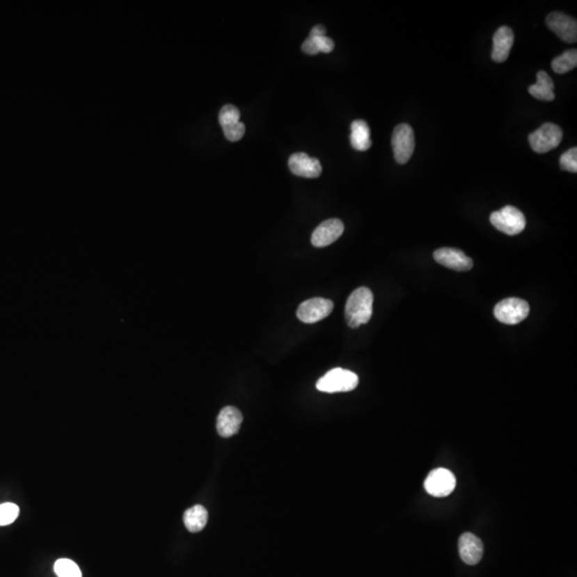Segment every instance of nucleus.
Instances as JSON below:
<instances>
[{"label": "nucleus", "instance_id": "nucleus-25", "mask_svg": "<svg viewBox=\"0 0 577 577\" xmlns=\"http://www.w3.org/2000/svg\"><path fill=\"white\" fill-rule=\"evenodd\" d=\"M226 139L229 141H237L242 139L245 134L244 123L239 122L229 127H223Z\"/></svg>", "mask_w": 577, "mask_h": 577}, {"label": "nucleus", "instance_id": "nucleus-9", "mask_svg": "<svg viewBox=\"0 0 577 577\" xmlns=\"http://www.w3.org/2000/svg\"><path fill=\"white\" fill-rule=\"evenodd\" d=\"M546 25L562 41L570 44L577 41L576 19L567 14L562 12H553L546 17Z\"/></svg>", "mask_w": 577, "mask_h": 577}, {"label": "nucleus", "instance_id": "nucleus-17", "mask_svg": "<svg viewBox=\"0 0 577 577\" xmlns=\"http://www.w3.org/2000/svg\"><path fill=\"white\" fill-rule=\"evenodd\" d=\"M351 145L357 151H367L370 149L372 141L370 139V127L363 120H355L351 125Z\"/></svg>", "mask_w": 577, "mask_h": 577}, {"label": "nucleus", "instance_id": "nucleus-2", "mask_svg": "<svg viewBox=\"0 0 577 577\" xmlns=\"http://www.w3.org/2000/svg\"><path fill=\"white\" fill-rule=\"evenodd\" d=\"M358 382V377L352 371L335 368L317 381V389L327 393H347L356 388Z\"/></svg>", "mask_w": 577, "mask_h": 577}, {"label": "nucleus", "instance_id": "nucleus-4", "mask_svg": "<svg viewBox=\"0 0 577 577\" xmlns=\"http://www.w3.org/2000/svg\"><path fill=\"white\" fill-rule=\"evenodd\" d=\"M528 303L518 297H510L499 301L494 308V315L499 322L504 324L515 325L522 322L528 317Z\"/></svg>", "mask_w": 577, "mask_h": 577}, {"label": "nucleus", "instance_id": "nucleus-1", "mask_svg": "<svg viewBox=\"0 0 577 577\" xmlns=\"http://www.w3.org/2000/svg\"><path fill=\"white\" fill-rule=\"evenodd\" d=\"M372 292L368 287H358L349 297L345 305L347 325L352 329H357L361 325L367 324L372 317Z\"/></svg>", "mask_w": 577, "mask_h": 577}, {"label": "nucleus", "instance_id": "nucleus-19", "mask_svg": "<svg viewBox=\"0 0 577 577\" xmlns=\"http://www.w3.org/2000/svg\"><path fill=\"white\" fill-rule=\"evenodd\" d=\"M335 43L331 38L326 35H320V37H308L303 45L301 49L308 55H317L319 53L329 54L333 51Z\"/></svg>", "mask_w": 577, "mask_h": 577}, {"label": "nucleus", "instance_id": "nucleus-16", "mask_svg": "<svg viewBox=\"0 0 577 577\" xmlns=\"http://www.w3.org/2000/svg\"><path fill=\"white\" fill-rule=\"evenodd\" d=\"M554 81L546 72L537 73V83L528 88L529 95L541 101L552 102L555 99Z\"/></svg>", "mask_w": 577, "mask_h": 577}, {"label": "nucleus", "instance_id": "nucleus-15", "mask_svg": "<svg viewBox=\"0 0 577 577\" xmlns=\"http://www.w3.org/2000/svg\"><path fill=\"white\" fill-rule=\"evenodd\" d=\"M243 415L237 407H223L217 417V432L221 436L231 437L239 432Z\"/></svg>", "mask_w": 577, "mask_h": 577}, {"label": "nucleus", "instance_id": "nucleus-6", "mask_svg": "<svg viewBox=\"0 0 577 577\" xmlns=\"http://www.w3.org/2000/svg\"><path fill=\"white\" fill-rule=\"evenodd\" d=\"M391 145L397 163L401 165L406 164L412 157L415 150L414 131L411 125L406 123L399 125L393 131Z\"/></svg>", "mask_w": 577, "mask_h": 577}, {"label": "nucleus", "instance_id": "nucleus-11", "mask_svg": "<svg viewBox=\"0 0 577 577\" xmlns=\"http://www.w3.org/2000/svg\"><path fill=\"white\" fill-rule=\"evenodd\" d=\"M433 255L437 263L455 271H466L474 267L472 259L460 249L445 247L435 251Z\"/></svg>", "mask_w": 577, "mask_h": 577}, {"label": "nucleus", "instance_id": "nucleus-20", "mask_svg": "<svg viewBox=\"0 0 577 577\" xmlns=\"http://www.w3.org/2000/svg\"><path fill=\"white\" fill-rule=\"evenodd\" d=\"M577 65V51L576 49H570V51L564 52L558 57L555 58L552 61V68L555 73L564 74L568 73L569 71H572Z\"/></svg>", "mask_w": 577, "mask_h": 577}, {"label": "nucleus", "instance_id": "nucleus-26", "mask_svg": "<svg viewBox=\"0 0 577 577\" xmlns=\"http://www.w3.org/2000/svg\"><path fill=\"white\" fill-rule=\"evenodd\" d=\"M325 33H326V29H325L324 26L317 25L311 29L309 37H320V35H325Z\"/></svg>", "mask_w": 577, "mask_h": 577}, {"label": "nucleus", "instance_id": "nucleus-5", "mask_svg": "<svg viewBox=\"0 0 577 577\" xmlns=\"http://www.w3.org/2000/svg\"><path fill=\"white\" fill-rule=\"evenodd\" d=\"M562 129L554 123H544L529 135V145L537 153H546L560 145Z\"/></svg>", "mask_w": 577, "mask_h": 577}, {"label": "nucleus", "instance_id": "nucleus-10", "mask_svg": "<svg viewBox=\"0 0 577 577\" xmlns=\"http://www.w3.org/2000/svg\"><path fill=\"white\" fill-rule=\"evenodd\" d=\"M343 231L345 225L340 219H327L313 231L311 243L315 247L329 246L342 235Z\"/></svg>", "mask_w": 577, "mask_h": 577}, {"label": "nucleus", "instance_id": "nucleus-7", "mask_svg": "<svg viewBox=\"0 0 577 577\" xmlns=\"http://www.w3.org/2000/svg\"><path fill=\"white\" fill-rule=\"evenodd\" d=\"M333 309V303L331 299L315 297L301 303L297 311V317L301 322L313 324L329 317Z\"/></svg>", "mask_w": 577, "mask_h": 577}, {"label": "nucleus", "instance_id": "nucleus-23", "mask_svg": "<svg viewBox=\"0 0 577 577\" xmlns=\"http://www.w3.org/2000/svg\"><path fill=\"white\" fill-rule=\"evenodd\" d=\"M239 117H241V113L235 106L225 105L219 113V123L221 127H229V125L239 123Z\"/></svg>", "mask_w": 577, "mask_h": 577}, {"label": "nucleus", "instance_id": "nucleus-13", "mask_svg": "<svg viewBox=\"0 0 577 577\" xmlns=\"http://www.w3.org/2000/svg\"><path fill=\"white\" fill-rule=\"evenodd\" d=\"M483 543L478 537L471 532H465L459 540V553L461 559L469 566L479 564L483 557Z\"/></svg>", "mask_w": 577, "mask_h": 577}, {"label": "nucleus", "instance_id": "nucleus-21", "mask_svg": "<svg viewBox=\"0 0 577 577\" xmlns=\"http://www.w3.org/2000/svg\"><path fill=\"white\" fill-rule=\"evenodd\" d=\"M54 569L58 577H83L79 567L70 559L63 558L56 561Z\"/></svg>", "mask_w": 577, "mask_h": 577}, {"label": "nucleus", "instance_id": "nucleus-24", "mask_svg": "<svg viewBox=\"0 0 577 577\" xmlns=\"http://www.w3.org/2000/svg\"><path fill=\"white\" fill-rule=\"evenodd\" d=\"M560 168L562 171H570V173H577V148H572L568 150L566 153L561 155Z\"/></svg>", "mask_w": 577, "mask_h": 577}, {"label": "nucleus", "instance_id": "nucleus-12", "mask_svg": "<svg viewBox=\"0 0 577 577\" xmlns=\"http://www.w3.org/2000/svg\"><path fill=\"white\" fill-rule=\"evenodd\" d=\"M289 168L295 175L308 177V179L319 177L322 173L320 161L301 152L291 155L289 159Z\"/></svg>", "mask_w": 577, "mask_h": 577}, {"label": "nucleus", "instance_id": "nucleus-14", "mask_svg": "<svg viewBox=\"0 0 577 577\" xmlns=\"http://www.w3.org/2000/svg\"><path fill=\"white\" fill-rule=\"evenodd\" d=\"M514 43V33L510 27L503 26L496 30L493 37L492 59L495 63H505L510 55Z\"/></svg>", "mask_w": 577, "mask_h": 577}, {"label": "nucleus", "instance_id": "nucleus-22", "mask_svg": "<svg viewBox=\"0 0 577 577\" xmlns=\"http://www.w3.org/2000/svg\"><path fill=\"white\" fill-rule=\"evenodd\" d=\"M19 514V508L12 503L0 504V526H7L17 520Z\"/></svg>", "mask_w": 577, "mask_h": 577}, {"label": "nucleus", "instance_id": "nucleus-3", "mask_svg": "<svg viewBox=\"0 0 577 577\" xmlns=\"http://www.w3.org/2000/svg\"><path fill=\"white\" fill-rule=\"evenodd\" d=\"M491 223L497 230L508 235H516L526 227V219L520 210L512 205H507L499 211L493 212L490 216Z\"/></svg>", "mask_w": 577, "mask_h": 577}, {"label": "nucleus", "instance_id": "nucleus-8", "mask_svg": "<svg viewBox=\"0 0 577 577\" xmlns=\"http://www.w3.org/2000/svg\"><path fill=\"white\" fill-rule=\"evenodd\" d=\"M455 477L446 468H437L432 471L425 481L427 492L434 497H446L455 489Z\"/></svg>", "mask_w": 577, "mask_h": 577}, {"label": "nucleus", "instance_id": "nucleus-18", "mask_svg": "<svg viewBox=\"0 0 577 577\" xmlns=\"http://www.w3.org/2000/svg\"><path fill=\"white\" fill-rule=\"evenodd\" d=\"M184 524L191 532H199L205 528L209 519L207 509L201 505L191 507L184 513Z\"/></svg>", "mask_w": 577, "mask_h": 577}]
</instances>
